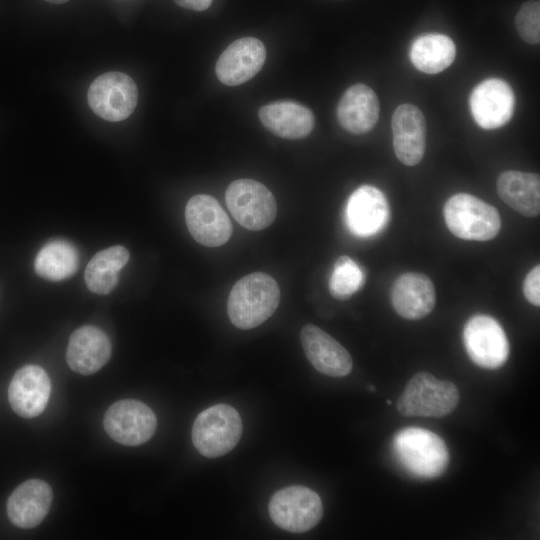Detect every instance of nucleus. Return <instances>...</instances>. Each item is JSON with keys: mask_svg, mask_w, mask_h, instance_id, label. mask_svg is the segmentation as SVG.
Here are the masks:
<instances>
[{"mask_svg": "<svg viewBox=\"0 0 540 540\" xmlns=\"http://www.w3.org/2000/svg\"><path fill=\"white\" fill-rule=\"evenodd\" d=\"M300 340L311 365L330 377L347 376L353 367L349 352L333 337L314 324L301 329Z\"/></svg>", "mask_w": 540, "mask_h": 540, "instance_id": "4468645a", "label": "nucleus"}, {"mask_svg": "<svg viewBox=\"0 0 540 540\" xmlns=\"http://www.w3.org/2000/svg\"><path fill=\"white\" fill-rule=\"evenodd\" d=\"M259 119L271 133L285 139L306 137L315 123L312 111L293 101H278L262 106Z\"/></svg>", "mask_w": 540, "mask_h": 540, "instance_id": "4be33fe9", "label": "nucleus"}, {"mask_svg": "<svg viewBox=\"0 0 540 540\" xmlns=\"http://www.w3.org/2000/svg\"><path fill=\"white\" fill-rule=\"evenodd\" d=\"M379 112L380 104L374 90L357 83L342 95L337 106V119L346 131L360 135L373 129Z\"/></svg>", "mask_w": 540, "mask_h": 540, "instance_id": "412c9836", "label": "nucleus"}, {"mask_svg": "<svg viewBox=\"0 0 540 540\" xmlns=\"http://www.w3.org/2000/svg\"><path fill=\"white\" fill-rule=\"evenodd\" d=\"M266 59L264 44L254 37L232 42L219 56L215 72L225 85L237 86L253 78Z\"/></svg>", "mask_w": 540, "mask_h": 540, "instance_id": "ddd939ff", "label": "nucleus"}, {"mask_svg": "<svg viewBox=\"0 0 540 540\" xmlns=\"http://www.w3.org/2000/svg\"><path fill=\"white\" fill-rule=\"evenodd\" d=\"M111 355V342L101 329L85 325L70 336L66 361L69 367L82 375H90L100 370Z\"/></svg>", "mask_w": 540, "mask_h": 540, "instance_id": "a211bd4d", "label": "nucleus"}, {"mask_svg": "<svg viewBox=\"0 0 540 540\" xmlns=\"http://www.w3.org/2000/svg\"><path fill=\"white\" fill-rule=\"evenodd\" d=\"M435 302L434 284L425 274L407 272L400 275L393 284L392 306L405 319L418 320L427 316Z\"/></svg>", "mask_w": 540, "mask_h": 540, "instance_id": "6ab92c4d", "label": "nucleus"}, {"mask_svg": "<svg viewBox=\"0 0 540 540\" xmlns=\"http://www.w3.org/2000/svg\"><path fill=\"white\" fill-rule=\"evenodd\" d=\"M456 47L444 34L429 33L419 36L410 49V59L416 69L427 74H437L454 61Z\"/></svg>", "mask_w": 540, "mask_h": 540, "instance_id": "393cba45", "label": "nucleus"}, {"mask_svg": "<svg viewBox=\"0 0 540 540\" xmlns=\"http://www.w3.org/2000/svg\"><path fill=\"white\" fill-rule=\"evenodd\" d=\"M87 101L100 118L119 122L128 118L136 108L138 89L134 80L122 72H106L89 86Z\"/></svg>", "mask_w": 540, "mask_h": 540, "instance_id": "6e6552de", "label": "nucleus"}, {"mask_svg": "<svg viewBox=\"0 0 540 540\" xmlns=\"http://www.w3.org/2000/svg\"><path fill=\"white\" fill-rule=\"evenodd\" d=\"M225 201L234 219L248 230H263L276 218L275 197L256 180L238 179L230 183L225 192Z\"/></svg>", "mask_w": 540, "mask_h": 540, "instance_id": "423d86ee", "label": "nucleus"}, {"mask_svg": "<svg viewBox=\"0 0 540 540\" xmlns=\"http://www.w3.org/2000/svg\"><path fill=\"white\" fill-rule=\"evenodd\" d=\"M523 293L528 302L534 306L540 305V265L533 267L523 282Z\"/></svg>", "mask_w": 540, "mask_h": 540, "instance_id": "c85d7f7f", "label": "nucleus"}, {"mask_svg": "<svg viewBox=\"0 0 540 540\" xmlns=\"http://www.w3.org/2000/svg\"><path fill=\"white\" fill-rule=\"evenodd\" d=\"M129 257V251L121 245L96 253L85 269L84 279L88 289L95 294H109L117 285L119 272Z\"/></svg>", "mask_w": 540, "mask_h": 540, "instance_id": "b1692460", "label": "nucleus"}, {"mask_svg": "<svg viewBox=\"0 0 540 540\" xmlns=\"http://www.w3.org/2000/svg\"><path fill=\"white\" fill-rule=\"evenodd\" d=\"M279 302L280 289L275 279L264 272H253L232 287L227 313L235 327L248 330L270 318Z\"/></svg>", "mask_w": 540, "mask_h": 540, "instance_id": "f257e3e1", "label": "nucleus"}, {"mask_svg": "<svg viewBox=\"0 0 540 540\" xmlns=\"http://www.w3.org/2000/svg\"><path fill=\"white\" fill-rule=\"evenodd\" d=\"M52 499L53 493L48 483L39 479L27 480L9 496L8 517L17 527H36L49 512Z\"/></svg>", "mask_w": 540, "mask_h": 540, "instance_id": "aec40b11", "label": "nucleus"}, {"mask_svg": "<svg viewBox=\"0 0 540 540\" xmlns=\"http://www.w3.org/2000/svg\"><path fill=\"white\" fill-rule=\"evenodd\" d=\"M387 404H391V401H390V400H387Z\"/></svg>", "mask_w": 540, "mask_h": 540, "instance_id": "2f4dec72", "label": "nucleus"}, {"mask_svg": "<svg viewBox=\"0 0 540 540\" xmlns=\"http://www.w3.org/2000/svg\"><path fill=\"white\" fill-rule=\"evenodd\" d=\"M51 382L38 365H26L16 371L9 388V403L16 414L33 418L41 414L49 401Z\"/></svg>", "mask_w": 540, "mask_h": 540, "instance_id": "2eb2a0df", "label": "nucleus"}, {"mask_svg": "<svg viewBox=\"0 0 540 540\" xmlns=\"http://www.w3.org/2000/svg\"><path fill=\"white\" fill-rule=\"evenodd\" d=\"M268 510L271 520L291 533H303L312 529L323 515L320 496L301 485L277 491L269 501Z\"/></svg>", "mask_w": 540, "mask_h": 540, "instance_id": "0eeeda50", "label": "nucleus"}, {"mask_svg": "<svg viewBox=\"0 0 540 540\" xmlns=\"http://www.w3.org/2000/svg\"><path fill=\"white\" fill-rule=\"evenodd\" d=\"M393 451L405 470L421 479L440 476L449 463V453L443 439L420 427L398 431L393 439Z\"/></svg>", "mask_w": 540, "mask_h": 540, "instance_id": "f03ea898", "label": "nucleus"}, {"mask_svg": "<svg viewBox=\"0 0 540 540\" xmlns=\"http://www.w3.org/2000/svg\"><path fill=\"white\" fill-rule=\"evenodd\" d=\"M443 214L448 229L460 239L488 241L501 229L497 209L468 193L451 196L444 205Z\"/></svg>", "mask_w": 540, "mask_h": 540, "instance_id": "20e7f679", "label": "nucleus"}, {"mask_svg": "<svg viewBox=\"0 0 540 540\" xmlns=\"http://www.w3.org/2000/svg\"><path fill=\"white\" fill-rule=\"evenodd\" d=\"M391 127L398 160L407 166L418 164L426 147V122L421 110L413 104L399 105L393 113Z\"/></svg>", "mask_w": 540, "mask_h": 540, "instance_id": "dca6fc26", "label": "nucleus"}, {"mask_svg": "<svg viewBox=\"0 0 540 540\" xmlns=\"http://www.w3.org/2000/svg\"><path fill=\"white\" fill-rule=\"evenodd\" d=\"M470 110L483 129H496L507 124L514 111L515 97L510 85L499 78L479 83L470 94Z\"/></svg>", "mask_w": 540, "mask_h": 540, "instance_id": "f8f14e48", "label": "nucleus"}, {"mask_svg": "<svg viewBox=\"0 0 540 540\" xmlns=\"http://www.w3.org/2000/svg\"><path fill=\"white\" fill-rule=\"evenodd\" d=\"M515 26L519 36L529 44L540 42V2L529 0L519 9Z\"/></svg>", "mask_w": 540, "mask_h": 540, "instance_id": "cd10ccee", "label": "nucleus"}, {"mask_svg": "<svg viewBox=\"0 0 540 540\" xmlns=\"http://www.w3.org/2000/svg\"><path fill=\"white\" fill-rule=\"evenodd\" d=\"M185 220L191 236L203 246H222L232 235L228 215L210 195L191 197L185 207Z\"/></svg>", "mask_w": 540, "mask_h": 540, "instance_id": "9b49d317", "label": "nucleus"}, {"mask_svg": "<svg viewBox=\"0 0 540 540\" xmlns=\"http://www.w3.org/2000/svg\"><path fill=\"white\" fill-rule=\"evenodd\" d=\"M388 214L385 195L372 185H362L348 199L346 223L353 234L367 237L384 227Z\"/></svg>", "mask_w": 540, "mask_h": 540, "instance_id": "f3484780", "label": "nucleus"}, {"mask_svg": "<svg viewBox=\"0 0 540 540\" xmlns=\"http://www.w3.org/2000/svg\"><path fill=\"white\" fill-rule=\"evenodd\" d=\"M458 402L459 391L454 383L420 371L408 381L396 406L403 416L440 418L453 412Z\"/></svg>", "mask_w": 540, "mask_h": 540, "instance_id": "7ed1b4c3", "label": "nucleus"}, {"mask_svg": "<svg viewBox=\"0 0 540 540\" xmlns=\"http://www.w3.org/2000/svg\"><path fill=\"white\" fill-rule=\"evenodd\" d=\"M45 1L52 4H62V3L67 2L68 0H45Z\"/></svg>", "mask_w": 540, "mask_h": 540, "instance_id": "7c9ffc66", "label": "nucleus"}, {"mask_svg": "<svg viewBox=\"0 0 540 540\" xmlns=\"http://www.w3.org/2000/svg\"><path fill=\"white\" fill-rule=\"evenodd\" d=\"M175 3L185 9L204 11L210 7L212 0H174Z\"/></svg>", "mask_w": 540, "mask_h": 540, "instance_id": "c756f323", "label": "nucleus"}, {"mask_svg": "<svg viewBox=\"0 0 540 540\" xmlns=\"http://www.w3.org/2000/svg\"><path fill=\"white\" fill-rule=\"evenodd\" d=\"M463 344L473 363L484 369H497L509 356V342L497 320L485 314L469 318L463 328Z\"/></svg>", "mask_w": 540, "mask_h": 540, "instance_id": "1a4fd4ad", "label": "nucleus"}, {"mask_svg": "<svg viewBox=\"0 0 540 540\" xmlns=\"http://www.w3.org/2000/svg\"><path fill=\"white\" fill-rule=\"evenodd\" d=\"M364 282L358 264L347 255L337 258L329 280V292L337 300H347L357 292Z\"/></svg>", "mask_w": 540, "mask_h": 540, "instance_id": "bb28decb", "label": "nucleus"}, {"mask_svg": "<svg viewBox=\"0 0 540 540\" xmlns=\"http://www.w3.org/2000/svg\"><path fill=\"white\" fill-rule=\"evenodd\" d=\"M499 197L509 207L526 217L540 213L539 174L508 170L502 172L496 183Z\"/></svg>", "mask_w": 540, "mask_h": 540, "instance_id": "5701e85b", "label": "nucleus"}, {"mask_svg": "<svg viewBox=\"0 0 540 540\" xmlns=\"http://www.w3.org/2000/svg\"><path fill=\"white\" fill-rule=\"evenodd\" d=\"M103 426L114 441L126 446H137L154 435L157 419L152 409L143 402L125 399L107 409Z\"/></svg>", "mask_w": 540, "mask_h": 540, "instance_id": "9d476101", "label": "nucleus"}, {"mask_svg": "<svg viewBox=\"0 0 540 540\" xmlns=\"http://www.w3.org/2000/svg\"><path fill=\"white\" fill-rule=\"evenodd\" d=\"M242 420L235 408L227 404L213 405L196 417L192 442L196 450L208 458L230 452L242 435Z\"/></svg>", "mask_w": 540, "mask_h": 540, "instance_id": "39448f33", "label": "nucleus"}, {"mask_svg": "<svg viewBox=\"0 0 540 540\" xmlns=\"http://www.w3.org/2000/svg\"><path fill=\"white\" fill-rule=\"evenodd\" d=\"M78 263L79 254L75 246L66 240L55 239L39 250L34 268L37 275L44 279L61 281L77 271Z\"/></svg>", "mask_w": 540, "mask_h": 540, "instance_id": "a878e982", "label": "nucleus"}]
</instances>
